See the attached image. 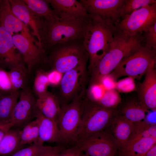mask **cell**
Returning a JSON list of instances; mask_svg holds the SVG:
<instances>
[{
  "mask_svg": "<svg viewBox=\"0 0 156 156\" xmlns=\"http://www.w3.org/2000/svg\"><path fill=\"white\" fill-rule=\"evenodd\" d=\"M87 23L72 17L55 19L40 17L38 29V44L47 54L56 44L83 39Z\"/></svg>",
  "mask_w": 156,
  "mask_h": 156,
  "instance_id": "obj_1",
  "label": "cell"
},
{
  "mask_svg": "<svg viewBox=\"0 0 156 156\" xmlns=\"http://www.w3.org/2000/svg\"><path fill=\"white\" fill-rule=\"evenodd\" d=\"M89 15L83 41L89 55L87 68L89 74L111 49L116 36V28L115 25L97 16Z\"/></svg>",
  "mask_w": 156,
  "mask_h": 156,
  "instance_id": "obj_2",
  "label": "cell"
},
{
  "mask_svg": "<svg viewBox=\"0 0 156 156\" xmlns=\"http://www.w3.org/2000/svg\"><path fill=\"white\" fill-rule=\"evenodd\" d=\"M89 55L83 39H77L56 44L47 53L48 68L64 74L76 67L87 64Z\"/></svg>",
  "mask_w": 156,
  "mask_h": 156,
  "instance_id": "obj_3",
  "label": "cell"
},
{
  "mask_svg": "<svg viewBox=\"0 0 156 156\" xmlns=\"http://www.w3.org/2000/svg\"><path fill=\"white\" fill-rule=\"evenodd\" d=\"M144 42V33L130 38L116 36L110 49L89 74L88 87L101 85L103 78L110 74L120 62L137 45Z\"/></svg>",
  "mask_w": 156,
  "mask_h": 156,
  "instance_id": "obj_4",
  "label": "cell"
},
{
  "mask_svg": "<svg viewBox=\"0 0 156 156\" xmlns=\"http://www.w3.org/2000/svg\"><path fill=\"white\" fill-rule=\"evenodd\" d=\"M116 108L102 107L92 100L86 92L81 122L73 146L110 126L116 115Z\"/></svg>",
  "mask_w": 156,
  "mask_h": 156,
  "instance_id": "obj_5",
  "label": "cell"
},
{
  "mask_svg": "<svg viewBox=\"0 0 156 156\" xmlns=\"http://www.w3.org/2000/svg\"><path fill=\"white\" fill-rule=\"evenodd\" d=\"M156 60V50L142 42L135 47L109 75L116 81L125 76L140 80Z\"/></svg>",
  "mask_w": 156,
  "mask_h": 156,
  "instance_id": "obj_6",
  "label": "cell"
},
{
  "mask_svg": "<svg viewBox=\"0 0 156 156\" xmlns=\"http://www.w3.org/2000/svg\"><path fill=\"white\" fill-rule=\"evenodd\" d=\"M63 74L52 92L58 98L61 107L84 95L90 79L87 64L77 66Z\"/></svg>",
  "mask_w": 156,
  "mask_h": 156,
  "instance_id": "obj_7",
  "label": "cell"
},
{
  "mask_svg": "<svg viewBox=\"0 0 156 156\" xmlns=\"http://www.w3.org/2000/svg\"><path fill=\"white\" fill-rule=\"evenodd\" d=\"M86 94L61 107L56 120L60 133L59 144L73 146L81 123Z\"/></svg>",
  "mask_w": 156,
  "mask_h": 156,
  "instance_id": "obj_8",
  "label": "cell"
},
{
  "mask_svg": "<svg viewBox=\"0 0 156 156\" xmlns=\"http://www.w3.org/2000/svg\"><path fill=\"white\" fill-rule=\"evenodd\" d=\"M156 23V3L135 10L116 25V35L130 38L147 31Z\"/></svg>",
  "mask_w": 156,
  "mask_h": 156,
  "instance_id": "obj_9",
  "label": "cell"
},
{
  "mask_svg": "<svg viewBox=\"0 0 156 156\" xmlns=\"http://www.w3.org/2000/svg\"><path fill=\"white\" fill-rule=\"evenodd\" d=\"M75 146L87 156H116L119 148L110 126Z\"/></svg>",
  "mask_w": 156,
  "mask_h": 156,
  "instance_id": "obj_10",
  "label": "cell"
},
{
  "mask_svg": "<svg viewBox=\"0 0 156 156\" xmlns=\"http://www.w3.org/2000/svg\"><path fill=\"white\" fill-rule=\"evenodd\" d=\"M13 38L16 48L31 75L38 69L46 70V68H48L47 54L39 46L38 41L34 39L28 38L20 34L13 35Z\"/></svg>",
  "mask_w": 156,
  "mask_h": 156,
  "instance_id": "obj_11",
  "label": "cell"
},
{
  "mask_svg": "<svg viewBox=\"0 0 156 156\" xmlns=\"http://www.w3.org/2000/svg\"><path fill=\"white\" fill-rule=\"evenodd\" d=\"M89 14L97 16L115 26L121 20L125 0H80Z\"/></svg>",
  "mask_w": 156,
  "mask_h": 156,
  "instance_id": "obj_12",
  "label": "cell"
},
{
  "mask_svg": "<svg viewBox=\"0 0 156 156\" xmlns=\"http://www.w3.org/2000/svg\"><path fill=\"white\" fill-rule=\"evenodd\" d=\"M36 99L29 86L21 90L11 120L14 126L23 127L36 117Z\"/></svg>",
  "mask_w": 156,
  "mask_h": 156,
  "instance_id": "obj_13",
  "label": "cell"
},
{
  "mask_svg": "<svg viewBox=\"0 0 156 156\" xmlns=\"http://www.w3.org/2000/svg\"><path fill=\"white\" fill-rule=\"evenodd\" d=\"M156 61L150 65L145 74L143 81L137 86V99L145 109L155 111L156 109Z\"/></svg>",
  "mask_w": 156,
  "mask_h": 156,
  "instance_id": "obj_14",
  "label": "cell"
},
{
  "mask_svg": "<svg viewBox=\"0 0 156 156\" xmlns=\"http://www.w3.org/2000/svg\"><path fill=\"white\" fill-rule=\"evenodd\" d=\"M14 43L13 35L0 25V67L10 69L22 62L20 53Z\"/></svg>",
  "mask_w": 156,
  "mask_h": 156,
  "instance_id": "obj_15",
  "label": "cell"
},
{
  "mask_svg": "<svg viewBox=\"0 0 156 156\" xmlns=\"http://www.w3.org/2000/svg\"><path fill=\"white\" fill-rule=\"evenodd\" d=\"M59 18L72 17L88 22L89 15L79 1L76 0H47Z\"/></svg>",
  "mask_w": 156,
  "mask_h": 156,
  "instance_id": "obj_16",
  "label": "cell"
},
{
  "mask_svg": "<svg viewBox=\"0 0 156 156\" xmlns=\"http://www.w3.org/2000/svg\"><path fill=\"white\" fill-rule=\"evenodd\" d=\"M0 25L12 35L20 32L29 38H31L28 26L21 21L13 12L9 0H0Z\"/></svg>",
  "mask_w": 156,
  "mask_h": 156,
  "instance_id": "obj_17",
  "label": "cell"
},
{
  "mask_svg": "<svg viewBox=\"0 0 156 156\" xmlns=\"http://www.w3.org/2000/svg\"><path fill=\"white\" fill-rule=\"evenodd\" d=\"M35 119L37 121L39 138L37 142L43 145L45 142L60 143V133L56 121L44 116L37 108Z\"/></svg>",
  "mask_w": 156,
  "mask_h": 156,
  "instance_id": "obj_18",
  "label": "cell"
},
{
  "mask_svg": "<svg viewBox=\"0 0 156 156\" xmlns=\"http://www.w3.org/2000/svg\"><path fill=\"white\" fill-rule=\"evenodd\" d=\"M116 113L132 122L143 121L148 110L144 108L137 97H131L122 101L116 108Z\"/></svg>",
  "mask_w": 156,
  "mask_h": 156,
  "instance_id": "obj_19",
  "label": "cell"
},
{
  "mask_svg": "<svg viewBox=\"0 0 156 156\" xmlns=\"http://www.w3.org/2000/svg\"><path fill=\"white\" fill-rule=\"evenodd\" d=\"M12 10L23 23L32 30V34L39 40L38 33L40 17L34 12L23 0H9Z\"/></svg>",
  "mask_w": 156,
  "mask_h": 156,
  "instance_id": "obj_20",
  "label": "cell"
},
{
  "mask_svg": "<svg viewBox=\"0 0 156 156\" xmlns=\"http://www.w3.org/2000/svg\"><path fill=\"white\" fill-rule=\"evenodd\" d=\"M36 99V107L40 112L46 117L56 121L61 106L55 94L47 91Z\"/></svg>",
  "mask_w": 156,
  "mask_h": 156,
  "instance_id": "obj_21",
  "label": "cell"
},
{
  "mask_svg": "<svg viewBox=\"0 0 156 156\" xmlns=\"http://www.w3.org/2000/svg\"><path fill=\"white\" fill-rule=\"evenodd\" d=\"M134 125V123L116 113L110 128L118 144V150L125 145L132 131Z\"/></svg>",
  "mask_w": 156,
  "mask_h": 156,
  "instance_id": "obj_22",
  "label": "cell"
},
{
  "mask_svg": "<svg viewBox=\"0 0 156 156\" xmlns=\"http://www.w3.org/2000/svg\"><path fill=\"white\" fill-rule=\"evenodd\" d=\"M156 143V138H140L126 144L117 152L118 156H143Z\"/></svg>",
  "mask_w": 156,
  "mask_h": 156,
  "instance_id": "obj_23",
  "label": "cell"
},
{
  "mask_svg": "<svg viewBox=\"0 0 156 156\" xmlns=\"http://www.w3.org/2000/svg\"><path fill=\"white\" fill-rule=\"evenodd\" d=\"M20 129H10L0 141V156H11L23 148L20 143Z\"/></svg>",
  "mask_w": 156,
  "mask_h": 156,
  "instance_id": "obj_24",
  "label": "cell"
},
{
  "mask_svg": "<svg viewBox=\"0 0 156 156\" xmlns=\"http://www.w3.org/2000/svg\"><path fill=\"white\" fill-rule=\"evenodd\" d=\"M8 72L14 90H19L29 86L31 74L23 62L12 67Z\"/></svg>",
  "mask_w": 156,
  "mask_h": 156,
  "instance_id": "obj_25",
  "label": "cell"
},
{
  "mask_svg": "<svg viewBox=\"0 0 156 156\" xmlns=\"http://www.w3.org/2000/svg\"><path fill=\"white\" fill-rule=\"evenodd\" d=\"M19 95V90L0 94V122L11 121Z\"/></svg>",
  "mask_w": 156,
  "mask_h": 156,
  "instance_id": "obj_26",
  "label": "cell"
},
{
  "mask_svg": "<svg viewBox=\"0 0 156 156\" xmlns=\"http://www.w3.org/2000/svg\"><path fill=\"white\" fill-rule=\"evenodd\" d=\"M30 9L40 17L52 19L59 18L50 6L47 0H23Z\"/></svg>",
  "mask_w": 156,
  "mask_h": 156,
  "instance_id": "obj_27",
  "label": "cell"
},
{
  "mask_svg": "<svg viewBox=\"0 0 156 156\" xmlns=\"http://www.w3.org/2000/svg\"><path fill=\"white\" fill-rule=\"evenodd\" d=\"M146 137L156 138V124H150L143 120L134 123L133 130L126 144L136 139Z\"/></svg>",
  "mask_w": 156,
  "mask_h": 156,
  "instance_id": "obj_28",
  "label": "cell"
},
{
  "mask_svg": "<svg viewBox=\"0 0 156 156\" xmlns=\"http://www.w3.org/2000/svg\"><path fill=\"white\" fill-rule=\"evenodd\" d=\"M19 134L20 143L23 146L37 142L39 133L36 119H34L24 126L22 129L19 130Z\"/></svg>",
  "mask_w": 156,
  "mask_h": 156,
  "instance_id": "obj_29",
  "label": "cell"
},
{
  "mask_svg": "<svg viewBox=\"0 0 156 156\" xmlns=\"http://www.w3.org/2000/svg\"><path fill=\"white\" fill-rule=\"evenodd\" d=\"M33 86V93L37 98L43 94L48 90L49 85L48 71L42 68L38 69L35 72Z\"/></svg>",
  "mask_w": 156,
  "mask_h": 156,
  "instance_id": "obj_30",
  "label": "cell"
},
{
  "mask_svg": "<svg viewBox=\"0 0 156 156\" xmlns=\"http://www.w3.org/2000/svg\"><path fill=\"white\" fill-rule=\"evenodd\" d=\"M121 102L122 98L119 92L114 88L106 90L99 100L95 103L104 107L115 109Z\"/></svg>",
  "mask_w": 156,
  "mask_h": 156,
  "instance_id": "obj_31",
  "label": "cell"
},
{
  "mask_svg": "<svg viewBox=\"0 0 156 156\" xmlns=\"http://www.w3.org/2000/svg\"><path fill=\"white\" fill-rule=\"evenodd\" d=\"M155 3L156 0H125L121 10V20L135 10Z\"/></svg>",
  "mask_w": 156,
  "mask_h": 156,
  "instance_id": "obj_32",
  "label": "cell"
},
{
  "mask_svg": "<svg viewBox=\"0 0 156 156\" xmlns=\"http://www.w3.org/2000/svg\"><path fill=\"white\" fill-rule=\"evenodd\" d=\"M17 91L12 86L8 71L0 67V94Z\"/></svg>",
  "mask_w": 156,
  "mask_h": 156,
  "instance_id": "obj_33",
  "label": "cell"
},
{
  "mask_svg": "<svg viewBox=\"0 0 156 156\" xmlns=\"http://www.w3.org/2000/svg\"><path fill=\"white\" fill-rule=\"evenodd\" d=\"M136 86L134 79L133 78L128 77L116 82L115 89L118 92H129L136 89Z\"/></svg>",
  "mask_w": 156,
  "mask_h": 156,
  "instance_id": "obj_34",
  "label": "cell"
},
{
  "mask_svg": "<svg viewBox=\"0 0 156 156\" xmlns=\"http://www.w3.org/2000/svg\"><path fill=\"white\" fill-rule=\"evenodd\" d=\"M43 145L36 142L19 150L11 156H37Z\"/></svg>",
  "mask_w": 156,
  "mask_h": 156,
  "instance_id": "obj_35",
  "label": "cell"
},
{
  "mask_svg": "<svg viewBox=\"0 0 156 156\" xmlns=\"http://www.w3.org/2000/svg\"><path fill=\"white\" fill-rule=\"evenodd\" d=\"M144 34L145 45L156 50V23Z\"/></svg>",
  "mask_w": 156,
  "mask_h": 156,
  "instance_id": "obj_36",
  "label": "cell"
},
{
  "mask_svg": "<svg viewBox=\"0 0 156 156\" xmlns=\"http://www.w3.org/2000/svg\"><path fill=\"white\" fill-rule=\"evenodd\" d=\"M66 147L61 144L54 146L43 145L37 156H57Z\"/></svg>",
  "mask_w": 156,
  "mask_h": 156,
  "instance_id": "obj_37",
  "label": "cell"
},
{
  "mask_svg": "<svg viewBox=\"0 0 156 156\" xmlns=\"http://www.w3.org/2000/svg\"><path fill=\"white\" fill-rule=\"evenodd\" d=\"M81 152L78 147L73 146L65 148L57 156H79Z\"/></svg>",
  "mask_w": 156,
  "mask_h": 156,
  "instance_id": "obj_38",
  "label": "cell"
},
{
  "mask_svg": "<svg viewBox=\"0 0 156 156\" xmlns=\"http://www.w3.org/2000/svg\"><path fill=\"white\" fill-rule=\"evenodd\" d=\"M14 124L12 121L0 122V141L7 132L14 126Z\"/></svg>",
  "mask_w": 156,
  "mask_h": 156,
  "instance_id": "obj_39",
  "label": "cell"
},
{
  "mask_svg": "<svg viewBox=\"0 0 156 156\" xmlns=\"http://www.w3.org/2000/svg\"><path fill=\"white\" fill-rule=\"evenodd\" d=\"M143 156H156V143L153 145Z\"/></svg>",
  "mask_w": 156,
  "mask_h": 156,
  "instance_id": "obj_40",
  "label": "cell"
},
{
  "mask_svg": "<svg viewBox=\"0 0 156 156\" xmlns=\"http://www.w3.org/2000/svg\"><path fill=\"white\" fill-rule=\"evenodd\" d=\"M79 156H87L86 155L83 153L81 152Z\"/></svg>",
  "mask_w": 156,
  "mask_h": 156,
  "instance_id": "obj_41",
  "label": "cell"
}]
</instances>
